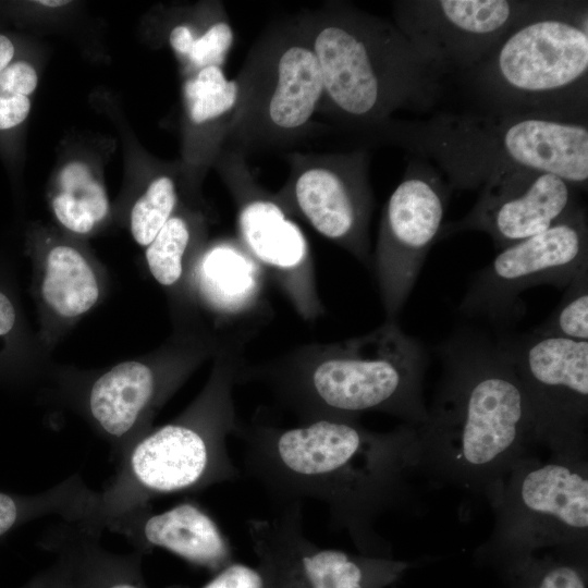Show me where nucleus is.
I'll use <instances>...</instances> for the list:
<instances>
[{"instance_id": "1", "label": "nucleus", "mask_w": 588, "mask_h": 588, "mask_svg": "<svg viewBox=\"0 0 588 588\" xmlns=\"http://www.w3.org/2000/svg\"><path fill=\"white\" fill-rule=\"evenodd\" d=\"M243 466L275 505L323 503L333 525L365 552L381 549L377 517L401 504L418 468L416 427L377 432L358 421L317 420L280 427L240 421Z\"/></svg>"}, {"instance_id": "2", "label": "nucleus", "mask_w": 588, "mask_h": 588, "mask_svg": "<svg viewBox=\"0 0 588 588\" xmlns=\"http://www.w3.org/2000/svg\"><path fill=\"white\" fill-rule=\"evenodd\" d=\"M443 378L416 427L418 468L494 503L534 442L527 400L500 340L469 328L439 346Z\"/></svg>"}, {"instance_id": "3", "label": "nucleus", "mask_w": 588, "mask_h": 588, "mask_svg": "<svg viewBox=\"0 0 588 588\" xmlns=\"http://www.w3.org/2000/svg\"><path fill=\"white\" fill-rule=\"evenodd\" d=\"M426 354L397 321L333 343L299 346L267 363L243 364L238 383L265 384L301 424L358 421L380 412L418 427L428 416L422 399Z\"/></svg>"}, {"instance_id": "4", "label": "nucleus", "mask_w": 588, "mask_h": 588, "mask_svg": "<svg viewBox=\"0 0 588 588\" xmlns=\"http://www.w3.org/2000/svg\"><path fill=\"white\" fill-rule=\"evenodd\" d=\"M297 20L321 72L318 112L357 135L399 110L426 112L443 97L445 77L394 23L343 2Z\"/></svg>"}, {"instance_id": "5", "label": "nucleus", "mask_w": 588, "mask_h": 588, "mask_svg": "<svg viewBox=\"0 0 588 588\" xmlns=\"http://www.w3.org/2000/svg\"><path fill=\"white\" fill-rule=\"evenodd\" d=\"M360 136L434 161L452 191L480 188L493 175L515 168L547 171L587 189V122L469 109L428 119H391Z\"/></svg>"}, {"instance_id": "6", "label": "nucleus", "mask_w": 588, "mask_h": 588, "mask_svg": "<svg viewBox=\"0 0 588 588\" xmlns=\"http://www.w3.org/2000/svg\"><path fill=\"white\" fill-rule=\"evenodd\" d=\"M241 343L221 347L201 395L179 419L147 432L118 461L109 485L96 494L88 527L99 532L149 506L161 495L197 491L240 477L228 438L240 419L234 387L243 366Z\"/></svg>"}, {"instance_id": "7", "label": "nucleus", "mask_w": 588, "mask_h": 588, "mask_svg": "<svg viewBox=\"0 0 588 588\" xmlns=\"http://www.w3.org/2000/svg\"><path fill=\"white\" fill-rule=\"evenodd\" d=\"M455 79L471 109L587 122L588 2L540 1Z\"/></svg>"}, {"instance_id": "8", "label": "nucleus", "mask_w": 588, "mask_h": 588, "mask_svg": "<svg viewBox=\"0 0 588 588\" xmlns=\"http://www.w3.org/2000/svg\"><path fill=\"white\" fill-rule=\"evenodd\" d=\"M235 81L238 95L225 139L243 154L301 137L323 93L317 58L297 19L264 30Z\"/></svg>"}, {"instance_id": "9", "label": "nucleus", "mask_w": 588, "mask_h": 588, "mask_svg": "<svg viewBox=\"0 0 588 588\" xmlns=\"http://www.w3.org/2000/svg\"><path fill=\"white\" fill-rule=\"evenodd\" d=\"M490 544L519 563L540 548L583 551L588 535L586 461L553 456L541 463L529 455L512 468L499 499Z\"/></svg>"}, {"instance_id": "10", "label": "nucleus", "mask_w": 588, "mask_h": 588, "mask_svg": "<svg viewBox=\"0 0 588 588\" xmlns=\"http://www.w3.org/2000/svg\"><path fill=\"white\" fill-rule=\"evenodd\" d=\"M499 340L524 390L534 442L553 456L586 461L588 341L532 331Z\"/></svg>"}, {"instance_id": "11", "label": "nucleus", "mask_w": 588, "mask_h": 588, "mask_svg": "<svg viewBox=\"0 0 588 588\" xmlns=\"http://www.w3.org/2000/svg\"><path fill=\"white\" fill-rule=\"evenodd\" d=\"M287 161L290 175L274 194L286 212L299 216L323 237L370 266L373 192L367 148L323 155L292 154Z\"/></svg>"}, {"instance_id": "12", "label": "nucleus", "mask_w": 588, "mask_h": 588, "mask_svg": "<svg viewBox=\"0 0 588 588\" xmlns=\"http://www.w3.org/2000/svg\"><path fill=\"white\" fill-rule=\"evenodd\" d=\"M451 192L430 161L411 155L383 208L371 258L385 321H397L427 254L438 241Z\"/></svg>"}, {"instance_id": "13", "label": "nucleus", "mask_w": 588, "mask_h": 588, "mask_svg": "<svg viewBox=\"0 0 588 588\" xmlns=\"http://www.w3.org/2000/svg\"><path fill=\"white\" fill-rule=\"evenodd\" d=\"M587 266L584 207L553 228L501 249L473 278L458 309L494 326L512 323L523 315V292L542 284L565 287Z\"/></svg>"}, {"instance_id": "14", "label": "nucleus", "mask_w": 588, "mask_h": 588, "mask_svg": "<svg viewBox=\"0 0 588 588\" xmlns=\"http://www.w3.org/2000/svg\"><path fill=\"white\" fill-rule=\"evenodd\" d=\"M245 154L226 147L219 152V170L237 208L238 242L271 275L305 320L323 313L307 240L274 194L252 176Z\"/></svg>"}, {"instance_id": "15", "label": "nucleus", "mask_w": 588, "mask_h": 588, "mask_svg": "<svg viewBox=\"0 0 588 588\" xmlns=\"http://www.w3.org/2000/svg\"><path fill=\"white\" fill-rule=\"evenodd\" d=\"M247 520V532L270 585L277 588H383L408 564L315 544L303 529L299 502L275 505Z\"/></svg>"}, {"instance_id": "16", "label": "nucleus", "mask_w": 588, "mask_h": 588, "mask_svg": "<svg viewBox=\"0 0 588 588\" xmlns=\"http://www.w3.org/2000/svg\"><path fill=\"white\" fill-rule=\"evenodd\" d=\"M540 1L402 0L396 27L445 78L468 71Z\"/></svg>"}, {"instance_id": "17", "label": "nucleus", "mask_w": 588, "mask_h": 588, "mask_svg": "<svg viewBox=\"0 0 588 588\" xmlns=\"http://www.w3.org/2000/svg\"><path fill=\"white\" fill-rule=\"evenodd\" d=\"M578 189L553 173L515 168L490 177L471 210L442 225L438 240L464 231L487 233L498 249L537 235L569 219L584 206Z\"/></svg>"}, {"instance_id": "18", "label": "nucleus", "mask_w": 588, "mask_h": 588, "mask_svg": "<svg viewBox=\"0 0 588 588\" xmlns=\"http://www.w3.org/2000/svg\"><path fill=\"white\" fill-rule=\"evenodd\" d=\"M179 373L160 375L147 364L124 362L91 384L90 417L111 443L118 461L138 440L136 429L179 380Z\"/></svg>"}, {"instance_id": "19", "label": "nucleus", "mask_w": 588, "mask_h": 588, "mask_svg": "<svg viewBox=\"0 0 588 588\" xmlns=\"http://www.w3.org/2000/svg\"><path fill=\"white\" fill-rule=\"evenodd\" d=\"M108 529L142 548H162L200 566L217 569L231 563L228 538L211 516L193 502H182L160 513H151L149 505L115 520Z\"/></svg>"}, {"instance_id": "20", "label": "nucleus", "mask_w": 588, "mask_h": 588, "mask_svg": "<svg viewBox=\"0 0 588 588\" xmlns=\"http://www.w3.org/2000/svg\"><path fill=\"white\" fill-rule=\"evenodd\" d=\"M265 272L236 241L211 245L197 259L194 281L204 303L231 328L262 307Z\"/></svg>"}, {"instance_id": "21", "label": "nucleus", "mask_w": 588, "mask_h": 588, "mask_svg": "<svg viewBox=\"0 0 588 588\" xmlns=\"http://www.w3.org/2000/svg\"><path fill=\"white\" fill-rule=\"evenodd\" d=\"M96 500L79 476L33 494L0 491V540L35 519L58 516L68 523L87 524Z\"/></svg>"}, {"instance_id": "22", "label": "nucleus", "mask_w": 588, "mask_h": 588, "mask_svg": "<svg viewBox=\"0 0 588 588\" xmlns=\"http://www.w3.org/2000/svg\"><path fill=\"white\" fill-rule=\"evenodd\" d=\"M46 304L58 315L77 317L98 299V282L87 260L73 247H53L46 259L41 282Z\"/></svg>"}, {"instance_id": "23", "label": "nucleus", "mask_w": 588, "mask_h": 588, "mask_svg": "<svg viewBox=\"0 0 588 588\" xmlns=\"http://www.w3.org/2000/svg\"><path fill=\"white\" fill-rule=\"evenodd\" d=\"M51 207L63 226L85 234L106 218L109 200L105 186L90 166L83 160H72L58 173Z\"/></svg>"}, {"instance_id": "24", "label": "nucleus", "mask_w": 588, "mask_h": 588, "mask_svg": "<svg viewBox=\"0 0 588 588\" xmlns=\"http://www.w3.org/2000/svg\"><path fill=\"white\" fill-rule=\"evenodd\" d=\"M182 94L189 124L212 128L218 125L228 132L238 87L235 79L226 78L222 66H206L186 76Z\"/></svg>"}, {"instance_id": "25", "label": "nucleus", "mask_w": 588, "mask_h": 588, "mask_svg": "<svg viewBox=\"0 0 588 588\" xmlns=\"http://www.w3.org/2000/svg\"><path fill=\"white\" fill-rule=\"evenodd\" d=\"M176 204L173 179L167 174L152 179L131 210V233L135 242L148 246L172 217Z\"/></svg>"}, {"instance_id": "26", "label": "nucleus", "mask_w": 588, "mask_h": 588, "mask_svg": "<svg viewBox=\"0 0 588 588\" xmlns=\"http://www.w3.org/2000/svg\"><path fill=\"white\" fill-rule=\"evenodd\" d=\"M191 236L186 219L173 213L147 246L149 271L161 285L171 286L183 275V261Z\"/></svg>"}, {"instance_id": "27", "label": "nucleus", "mask_w": 588, "mask_h": 588, "mask_svg": "<svg viewBox=\"0 0 588 588\" xmlns=\"http://www.w3.org/2000/svg\"><path fill=\"white\" fill-rule=\"evenodd\" d=\"M552 315L532 332L574 341H588V266L566 286Z\"/></svg>"}, {"instance_id": "28", "label": "nucleus", "mask_w": 588, "mask_h": 588, "mask_svg": "<svg viewBox=\"0 0 588 588\" xmlns=\"http://www.w3.org/2000/svg\"><path fill=\"white\" fill-rule=\"evenodd\" d=\"M233 41V28L220 11L205 25L199 26L191 50L182 62L186 76L206 66H222Z\"/></svg>"}, {"instance_id": "29", "label": "nucleus", "mask_w": 588, "mask_h": 588, "mask_svg": "<svg viewBox=\"0 0 588 588\" xmlns=\"http://www.w3.org/2000/svg\"><path fill=\"white\" fill-rule=\"evenodd\" d=\"M524 588H587L586 573L583 566L566 561H551L536 572Z\"/></svg>"}, {"instance_id": "30", "label": "nucleus", "mask_w": 588, "mask_h": 588, "mask_svg": "<svg viewBox=\"0 0 588 588\" xmlns=\"http://www.w3.org/2000/svg\"><path fill=\"white\" fill-rule=\"evenodd\" d=\"M203 588H270V585L262 571L230 563Z\"/></svg>"}, {"instance_id": "31", "label": "nucleus", "mask_w": 588, "mask_h": 588, "mask_svg": "<svg viewBox=\"0 0 588 588\" xmlns=\"http://www.w3.org/2000/svg\"><path fill=\"white\" fill-rule=\"evenodd\" d=\"M30 96L19 90L0 86V130H10L28 117L30 112Z\"/></svg>"}, {"instance_id": "32", "label": "nucleus", "mask_w": 588, "mask_h": 588, "mask_svg": "<svg viewBox=\"0 0 588 588\" xmlns=\"http://www.w3.org/2000/svg\"><path fill=\"white\" fill-rule=\"evenodd\" d=\"M17 313L11 297L0 289V340L4 343L14 333Z\"/></svg>"}, {"instance_id": "33", "label": "nucleus", "mask_w": 588, "mask_h": 588, "mask_svg": "<svg viewBox=\"0 0 588 588\" xmlns=\"http://www.w3.org/2000/svg\"><path fill=\"white\" fill-rule=\"evenodd\" d=\"M14 53L15 49L11 39L0 34V73L12 63Z\"/></svg>"}, {"instance_id": "34", "label": "nucleus", "mask_w": 588, "mask_h": 588, "mask_svg": "<svg viewBox=\"0 0 588 588\" xmlns=\"http://www.w3.org/2000/svg\"><path fill=\"white\" fill-rule=\"evenodd\" d=\"M38 4L40 5H44V7H48V8H58V7H63L65 4H68L70 1H64V0H54V1H51V0H41V1H36Z\"/></svg>"}, {"instance_id": "35", "label": "nucleus", "mask_w": 588, "mask_h": 588, "mask_svg": "<svg viewBox=\"0 0 588 588\" xmlns=\"http://www.w3.org/2000/svg\"><path fill=\"white\" fill-rule=\"evenodd\" d=\"M107 588H139V587L128 581H117V583L111 584Z\"/></svg>"}]
</instances>
